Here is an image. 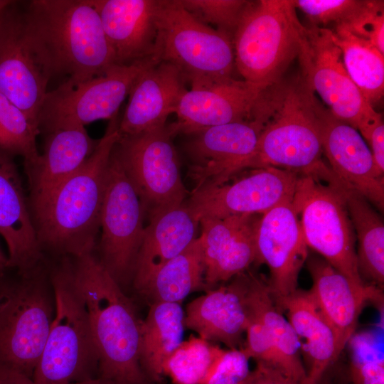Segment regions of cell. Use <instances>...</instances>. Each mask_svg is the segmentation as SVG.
I'll return each instance as SVG.
<instances>
[{
    "label": "cell",
    "instance_id": "6da1fadb",
    "mask_svg": "<svg viewBox=\"0 0 384 384\" xmlns=\"http://www.w3.org/2000/svg\"><path fill=\"white\" fill-rule=\"evenodd\" d=\"M299 73L263 90L254 112L265 123L254 151L213 178L226 183L245 169L277 167L325 181L332 174L322 160L321 120L325 110Z\"/></svg>",
    "mask_w": 384,
    "mask_h": 384
},
{
    "label": "cell",
    "instance_id": "7a4b0ae2",
    "mask_svg": "<svg viewBox=\"0 0 384 384\" xmlns=\"http://www.w3.org/2000/svg\"><path fill=\"white\" fill-rule=\"evenodd\" d=\"M27 38L49 80L74 85L117 65L91 0H31L21 11Z\"/></svg>",
    "mask_w": 384,
    "mask_h": 384
},
{
    "label": "cell",
    "instance_id": "3957f363",
    "mask_svg": "<svg viewBox=\"0 0 384 384\" xmlns=\"http://www.w3.org/2000/svg\"><path fill=\"white\" fill-rule=\"evenodd\" d=\"M74 283L86 307L98 355V376L112 384H144L141 320L132 301L94 252L70 257Z\"/></svg>",
    "mask_w": 384,
    "mask_h": 384
},
{
    "label": "cell",
    "instance_id": "277c9868",
    "mask_svg": "<svg viewBox=\"0 0 384 384\" xmlns=\"http://www.w3.org/2000/svg\"><path fill=\"white\" fill-rule=\"evenodd\" d=\"M119 119L118 114L110 119L87 159L33 214L43 253L49 251L60 257L95 251L109 161L120 137Z\"/></svg>",
    "mask_w": 384,
    "mask_h": 384
},
{
    "label": "cell",
    "instance_id": "5b68a950",
    "mask_svg": "<svg viewBox=\"0 0 384 384\" xmlns=\"http://www.w3.org/2000/svg\"><path fill=\"white\" fill-rule=\"evenodd\" d=\"M50 267L55 315L35 370V384H71L96 378L98 355L68 256Z\"/></svg>",
    "mask_w": 384,
    "mask_h": 384
},
{
    "label": "cell",
    "instance_id": "8992f818",
    "mask_svg": "<svg viewBox=\"0 0 384 384\" xmlns=\"http://www.w3.org/2000/svg\"><path fill=\"white\" fill-rule=\"evenodd\" d=\"M14 282L3 279L0 302V374L33 380L55 315L46 261Z\"/></svg>",
    "mask_w": 384,
    "mask_h": 384
},
{
    "label": "cell",
    "instance_id": "52a82bcc",
    "mask_svg": "<svg viewBox=\"0 0 384 384\" xmlns=\"http://www.w3.org/2000/svg\"><path fill=\"white\" fill-rule=\"evenodd\" d=\"M304 28L292 0L250 1L233 37L242 80L263 90L282 80L298 57Z\"/></svg>",
    "mask_w": 384,
    "mask_h": 384
},
{
    "label": "cell",
    "instance_id": "ba28073f",
    "mask_svg": "<svg viewBox=\"0 0 384 384\" xmlns=\"http://www.w3.org/2000/svg\"><path fill=\"white\" fill-rule=\"evenodd\" d=\"M156 55L175 65L191 87L233 78V37L198 21L179 0H159Z\"/></svg>",
    "mask_w": 384,
    "mask_h": 384
},
{
    "label": "cell",
    "instance_id": "9c48e42d",
    "mask_svg": "<svg viewBox=\"0 0 384 384\" xmlns=\"http://www.w3.org/2000/svg\"><path fill=\"white\" fill-rule=\"evenodd\" d=\"M174 123L134 135H120L114 146L149 219L181 205L188 191L181 177Z\"/></svg>",
    "mask_w": 384,
    "mask_h": 384
},
{
    "label": "cell",
    "instance_id": "30bf717a",
    "mask_svg": "<svg viewBox=\"0 0 384 384\" xmlns=\"http://www.w3.org/2000/svg\"><path fill=\"white\" fill-rule=\"evenodd\" d=\"M307 247L352 282L359 274L356 236L343 198L332 184L300 175L292 199Z\"/></svg>",
    "mask_w": 384,
    "mask_h": 384
},
{
    "label": "cell",
    "instance_id": "8fae6325",
    "mask_svg": "<svg viewBox=\"0 0 384 384\" xmlns=\"http://www.w3.org/2000/svg\"><path fill=\"white\" fill-rule=\"evenodd\" d=\"M298 59L301 74L338 119L359 131L366 139L382 121L349 77L341 51L329 28L305 27Z\"/></svg>",
    "mask_w": 384,
    "mask_h": 384
},
{
    "label": "cell",
    "instance_id": "7c38bea8",
    "mask_svg": "<svg viewBox=\"0 0 384 384\" xmlns=\"http://www.w3.org/2000/svg\"><path fill=\"white\" fill-rule=\"evenodd\" d=\"M159 61L154 55L129 65H114L80 83H61L46 93L39 116L41 132L111 119L118 114L139 75Z\"/></svg>",
    "mask_w": 384,
    "mask_h": 384
},
{
    "label": "cell",
    "instance_id": "4fadbf2b",
    "mask_svg": "<svg viewBox=\"0 0 384 384\" xmlns=\"http://www.w3.org/2000/svg\"><path fill=\"white\" fill-rule=\"evenodd\" d=\"M144 219L139 198L113 148L101 208L97 257L121 287L132 281Z\"/></svg>",
    "mask_w": 384,
    "mask_h": 384
},
{
    "label": "cell",
    "instance_id": "5bb4252c",
    "mask_svg": "<svg viewBox=\"0 0 384 384\" xmlns=\"http://www.w3.org/2000/svg\"><path fill=\"white\" fill-rule=\"evenodd\" d=\"M299 176L277 167L252 169L231 183L193 189L184 203L198 222L203 218L262 215L293 198Z\"/></svg>",
    "mask_w": 384,
    "mask_h": 384
},
{
    "label": "cell",
    "instance_id": "9a60e30c",
    "mask_svg": "<svg viewBox=\"0 0 384 384\" xmlns=\"http://www.w3.org/2000/svg\"><path fill=\"white\" fill-rule=\"evenodd\" d=\"M15 4L0 24V94L39 126L49 79L27 38L22 12Z\"/></svg>",
    "mask_w": 384,
    "mask_h": 384
},
{
    "label": "cell",
    "instance_id": "2e32d148",
    "mask_svg": "<svg viewBox=\"0 0 384 384\" xmlns=\"http://www.w3.org/2000/svg\"><path fill=\"white\" fill-rule=\"evenodd\" d=\"M292 199L262 214L257 230V263L265 264L270 270L267 282L274 299L287 297L297 289L299 274L308 257Z\"/></svg>",
    "mask_w": 384,
    "mask_h": 384
},
{
    "label": "cell",
    "instance_id": "e0dca14e",
    "mask_svg": "<svg viewBox=\"0 0 384 384\" xmlns=\"http://www.w3.org/2000/svg\"><path fill=\"white\" fill-rule=\"evenodd\" d=\"M323 154L337 178L380 210L384 206V178L357 129L334 117L326 107L321 120Z\"/></svg>",
    "mask_w": 384,
    "mask_h": 384
},
{
    "label": "cell",
    "instance_id": "ac0fdd59",
    "mask_svg": "<svg viewBox=\"0 0 384 384\" xmlns=\"http://www.w3.org/2000/svg\"><path fill=\"white\" fill-rule=\"evenodd\" d=\"M306 262L312 279L309 292L333 329L341 354L354 334L366 304L372 302L383 307V289L352 282L323 258L311 256Z\"/></svg>",
    "mask_w": 384,
    "mask_h": 384
},
{
    "label": "cell",
    "instance_id": "d6986e66",
    "mask_svg": "<svg viewBox=\"0 0 384 384\" xmlns=\"http://www.w3.org/2000/svg\"><path fill=\"white\" fill-rule=\"evenodd\" d=\"M262 215H231L199 220L208 289L244 273L257 262L256 235Z\"/></svg>",
    "mask_w": 384,
    "mask_h": 384
},
{
    "label": "cell",
    "instance_id": "ffe728a7",
    "mask_svg": "<svg viewBox=\"0 0 384 384\" xmlns=\"http://www.w3.org/2000/svg\"><path fill=\"white\" fill-rule=\"evenodd\" d=\"M262 91L235 78L191 87L179 101L174 124L178 133L191 134L204 128L251 119Z\"/></svg>",
    "mask_w": 384,
    "mask_h": 384
},
{
    "label": "cell",
    "instance_id": "44dd1931",
    "mask_svg": "<svg viewBox=\"0 0 384 384\" xmlns=\"http://www.w3.org/2000/svg\"><path fill=\"white\" fill-rule=\"evenodd\" d=\"M0 235L8 247V267L18 274L46 261L17 167L12 156L1 150Z\"/></svg>",
    "mask_w": 384,
    "mask_h": 384
},
{
    "label": "cell",
    "instance_id": "7402d4cb",
    "mask_svg": "<svg viewBox=\"0 0 384 384\" xmlns=\"http://www.w3.org/2000/svg\"><path fill=\"white\" fill-rule=\"evenodd\" d=\"M117 65L156 55L157 0H91Z\"/></svg>",
    "mask_w": 384,
    "mask_h": 384
},
{
    "label": "cell",
    "instance_id": "603a6c76",
    "mask_svg": "<svg viewBox=\"0 0 384 384\" xmlns=\"http://www.w3.org/2000/svg\"><path fill=\"white\" fill-rule=\"evenodd\" d=\"M180 70L160 60L143 71L129 93V100L119 119L120 135H134L164 127L175 113L187 90Z\"/></svg>",
    "mask_w": 384,
    "mask_h": 384
},
{
    "label": "cell",
    "instance_id": "cb8c5ba5",
    "mask_svg": "<svg viewBox=\"0 0 384 384\" xmlns=\"http://www.w3.org/2000/svg\"><path fill=\"white\" fill-rule=\"evenodd\" d=\"M44 134L43 153L33 167L25 171L32 215L84 164L97 144L82 126L58 127Z\"/></svg>",
    "mask_w": 384,
    "mask_h": 384
},
{
    "label": "cell",
    "instance_id": "d4e9b609",
    "mask_svg": "<svg viewBox=\"0 0 384 384\" xmlns=\"http://www.w3.org/2000/svg\"><path fill=\"white\" fill-rule=\"evenodd\" d=\"M258 116L204 128L193 134L187 151L193 164L189 175L198 188L219 173L249 156L264 127Z\"/></svg>",
    "mask_w": 384,
    "mask_h": 384
},
{
    "label": "cell",
    "instance_id": "484cf974",
    "mask_svg": "<svg viewBox=\"0 0 384 384\" xmlns=\"http://www.w3.org/2000/svg\"><path fill=\"white\" fill-rule=\"evenodd\" d=\"M247 274L228 285L213 288L190 302L184 311V326L210 342L238 348L247 326L245 292Z\"/></svg>",
    "mask_w": 384,
    "mask_h": 384
},
{
    "label": "cell",
    "instance_id": "4316f807",
    "mask_svg": "<svg viewBox=\"0 0 384 384\" xmlns=\"http://www.w3.org/2000/svg\"><path fill=\"white\" fill-rule=\"evenodd\" d=\"M149 220L132 279L134 289L142 296L159 270L198 238L199 225L184 203Z\"/></svg>",
    "mask_w": 384,
    "mask_h": 384
},
{
    "label": "cell",
    "instance_id": "83f0119b",
    "mask_svg": "<svg viewBox=\"0 0 384 384\" xmlns=\"http://www.w3.org/2000/svg\"><path fill=\"white\" fill-rule=\"evenodd\" d=\"M274 302L285 314L297 338L306 366L307 384H320L328 368L340 356L333 329L309 290L297 289Z\"/></svg>",
    "mask_w": 384,
    "mask_h": 384
},
{
    "label": "cell",
    "instance_id": "f1b7e54d",
    "mask_svg": "<svg viewBox=\"0 0 384 384\" xmlns=\"http://www.w3.org/2000/svg\"><path fill=\"white\" fill-rule=\"evenodd\" d=\"M247 314L264 326L285 373L307 384L296 334L284 314L277 306L268 282L261 276L247 274L245 292Z\"/></svg>",
    "mask_w": 384,
    "mask_h": 384
},
{
    "label": "cell",
    "instance_id": "f546056e",
    "mask_svg": "<svg viewBox=\"0 0 384 384\" xmlns=\"http://www.w3.org/2000/svg\"><path fill=\"white\" fill-rule=\"evenodd\" d=\"M184 329V311L180 303L151 304L142 320L139 348V363L146 378L160 381L165 362L183 341Z\"/></svg>",
    "mask_w": 384,
    "mask_h": 384
},
{
    "label": "cell",
    "instance_id": "4dcf8cb0",
    "mask_svg": "<svg viewBox=\"0 0 384 384\" xmlns=\"http://www.w3.org/2000/svg\"><path fill=\"white\" fill-rule=\"evenodd\" d=\"M342 196L358 245L359 274L363 281L383 289L384 283V225L373 205L338 178L330 182ZM364 282V281H363Z\"/></svg>",
    "mask_w": 384,
    "mask_h": 384
},
{
    "label": "cell",
    "instance_id": "1f68e13d",
    "mask_svg": "<svg viewBox=\"0 0 384 384\" xmlns=\"http://www.w3.org/2000/svg\"><path fill=\"white\" fill-rule=\"evenodd\" d=\"M201 240L196 238L184 250L164 264L143 296L157 302H181L190 294L207 291Z\"/></svg>",
    "mask_w": 384,
    "mask_h": 384
},
{
    "label": "cell",
    "instance_id": "d6a6232c",
    "mask_svg": "<svg viewBox=\"0 0 384 384\" xmlns=\"http://www.w3.org/2000/svg\"><path fill=\"white\" fill-rule=\"evenodd\" d=\"M345 68L365 100L374 108L384 94V54L341 26L330 29Z\"/></svg>",
    "mask_w": 384,
    "mask_h": 384
},
{
    "label": "cell",
    "instance_id": "836d02e7",
    "mask_svg": "<svg viewBox=\"0 0 384 384\" xmlns=\"http://www.w3.org/2000/svg\"><path fill=\"white\" fill-rule=\"evenodd\" d=\"M225 350L201 337L183 341L163 367L174 384H205Z\"/></svg>",
    "mask_w": 384,
    "mask_h": 384
},
{
    "label": "cell",
    "instance_id": "e575fe53",
    "mask_svg": "<svg viewBox=\"0 0 384 384\" xmlns=\"http://www.w3.org/2000/svg\"><path fill=\"white\" fill-rule=\"evenodd\" d=\"M40 133L38 124L0 94V150L11 156H21L25 171L39 159L36 138Z\"/></svg>",
    "mask_w": 384,
    "mask_h": 384
},
{
    "label": "cell",
    "instance_id": "d590c367",
    "mask_svg": "<svg viewBox=\"0 0 384 384\" xmlns=\"http://www.w3.org/2000/svg\"><path fill=\"white\" fill-rule=\"evenodd\" d=\"M182 6L198 21L233 37L250 1L179 0Z\"/></svg>",
    "mask_w": 384,
    "mask_h": 384
},
{
    "label": "cell",
    "instance_id": "8d00e7d4",
    "mask_svg": "<svg viewBox=\"0 0 384 384\" xmlns=\"http://www.w3.org/2000/svg\"><path fill=\"white\" fill-rule=\"evenodd\" d=\"M363 0H292L312 26L345 25L358 11Z\"/></svg>",
    "mask_w": 384,
    "mask_h": 384
},
{
    "label": "cell",
    "instance_id": "74e56055",
    "mask_svg": "<svg viewBox=\"0 0 384 384\" xmlns=\"http://www.w3.org/2000/svg\"><path fill=\"white\" fill-rule=\"evenodd\" d=\"M384 54V1L363 0L356 13L343 26Z\"/></svg>",
    "mask_w": 384,
    "mask_h": 384
},
{
    "label": "cell",
    "instance_id": "f35d334b",
    "mask_svg": "<svg viewBox=\"0 0 384 384\" xmlns=\"http://www.w3.org/2000/svg\"><path fill=\"white\" fill-rule=\"evenodd\" d=\"M250 359L243 348L225 350L205 384H246L252 372Z\"/></svg>",
    "mask_w": 384,
    "mask_h": 384
},
{
    "label": "cell",
    "instance_id": "ab89813d",
    "mask_svg": "<svg viewBox=\"0 0 384 384\" xmlns=\"http://www.w3.org/2000/svg\"><path fill=\"white\" fill-rule=\"evenodd\" d=\"M246 384H305L272 366L257 362Z\"/></svg>",
    "mask_w": 384,
    "mask_h": 384
},
{
    "label": "cell",
    "instance_id": "60d3db41",
    "mask_svg": "<svg viewBox=\"0 0 384 384\" xmlns=\"http://www.w3.org/2000/svg\"><path fill=\"white\" fill-rule=\"evenodd\" d=\"M370 146L373 160L378 170L384 173V124L379 122L365 139Z\"/></svg>",
    "mask_w": 384,
    "mask_h": 384
},
{
    "label": "cell",
    "instance_id": "b9f144b4",
    "mask_svg": "<svg viewBox=\"0 0 384 384\" xmlns=\"http://www.w3.org/2000/svg\"><path fill=\"white\" fill-rule=\"evenodd\" d=\"M0 384H35L32 379L11 374H0Z\"/></svg>",
    "mask_w": 384,
    "mask_h": 384
},
{
    "label": "cell",
    "instance_id": "7bdbcfd3",
    "mask_svg": "<svg viewBox=\"0 0 384 384\" xmlns=\"http://www.w3.org/2000/svg\"><path fill=\"white\" fill-rule=\"evenodd\" d=\"M8 268V258L0 250V281L4 279L5 272Z\"/></svg>",
    "mask_w": 384,
    "mask_h": 384
},
{
    "label": "cell",
    "instance_id": "ee69618b",
    "mask_svg": "<svg viewBox=\"0 0 384 384\" xmlns=\"http://www.w3.org/2000/svg\"><path fill=\"white\" fill-rule=\"evenodd\" d=\"M14 2V1L10 0H0V24L6 11Z\"/></svg>",
    "mask_w": 384,
    "mask_h": 384
},
{
    "label": "cell",
    "instance_id": "f6af8a7d",
    "mask_svg": "<svg viewBox=\"0 0 384 384\" xmlns=\"http://www.w3.org/2000/svg\"><path fill=\"white\" fill-rule=\"evenodd\" d=\"M71 384H112V383L107 381L99 377L91 378L89 380H83L78 383H71Z\"/></svg>",
    "mask_w": 384,
    "mask_h": 384
},
{
    "label": "cell",
    "instance_id": "bcb514c9",
    "mask_svg": "<svg viewBox=\"0 0 384 384\" xmlns=\"http://www.w3.org/2000/svg\"><path fill=\"white\" fill-rule=\"evenodd\" d=\"M3 279L0 281V302L3 294Z\"/></svg>",
    "mask_w": 384,
    "mask_h": 384
},
{
    "label": "cell",
    "instance_id": "7dc6e473",
    "mask_svg": "<svg viewBox=\"0 0 384 384\" xmlns=\"http://www.w3.org/2000/svg\"><path fill=\"white\" fill-rule=\"evenodd\" d=\"M322 384H331L329 381H326L325 383H322Z\"/></svg>",
    "mask_w": 384,
    "mask_h": 384
},
{
    "label": "cell",
    "instance_id": "c3c4849f",
    "mask_svg": "<svg viewBox=\"0 0 384 384\" xmlns=\"http://www.w3.org/2000/svg\"><path fill=\"white\" fill-rule=\"evenodd\" d=\"M144 384H152V383H149V382H146V383H144Z\"/></svg>",
    "mask_w": 384,
    "mask_h": 384
}]
</instances>
